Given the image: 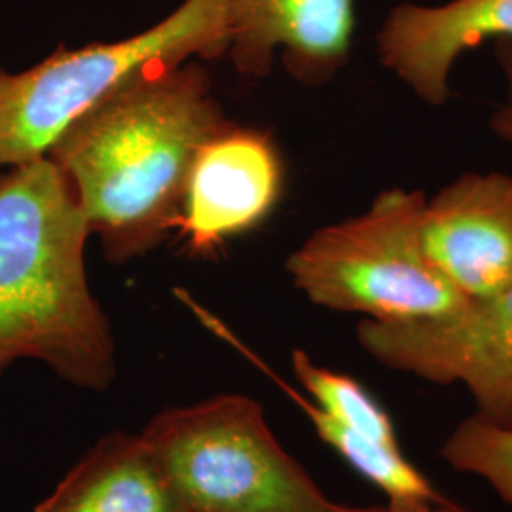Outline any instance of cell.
Wrapping results in <instances>:
<instances>
[{"mask_svg": "<svg viewBox=\"0 0 512 512\" xmlns=\"http://www.w3.org/2000/svg\"><path fill=\"white\" fill-rule=\"evenodd\" d=\"M198 61L145 74L67 129L48 158L114 266L164 241L200 148L226 120Z\"/></svg>", "mask_w": 512, "mask_h": 512, "instance_id": "1", "label": "cell"}, {"mask_svg": "<svg viewBox=\"0 0 512 512\" xmlns=\"http://www.w3.org/2000/svg\"><path fill=\"white\" fill-rule=\"evenodd\" d=\"M90 236L48 156L0 175V376L33 359L78 389L116 380V342L86 272Z\"/></svg>", "mask_w": 512, "mask_h": 512, "instance_id": "2", "label": "cell"}, {"mask_svg": "<svg viewBox=\"0 0 512 512\" xmlns=\"http://www.w3.org/2000/svg\"><path fill=\"white\" fill-rule=\"evenodd\" d=\"M228 46V0H183L133 37L59 48L23 73L0 69V167L48 156L76 120L133 80L192 57L219 59Z\"/></svg>", "mask_w": 512, "mask_h": 512, "instance_id": "3", "label": "cell"}, {"mask_svg": "<svg viewBox=\"0 0 512 512\" xmlns=\"http://www.w3.org/2000/svg\"><path fill=\"white\" fill-rule=\"evenodd\" d=\"M425 192L387 188L365 213L315 230L287 258L311 304L376 323H418L459 310V294L425 253Z\"/></svg>", "mask_w": 512, "mask_h": 512, "instance_id": "4", "label": "cell"}, {"mask_svg": "<svg viewBox=\"0 0 512 512\" xmlns=\"http://www.w3.org/2000/svg\"><path fill=\"white\" fill-rule=\"evenodd\" d=\"M188 512H342L238 393L158 412L141 433Z\"/></svg>", "mask_w": 512, "mask_h": 512, "instance_id": "5", "label": "cell"}, {"mask_svg": "<svg viewBox=\"0 0 512 512\" xmlns=\"http://www.w3.org/2000/svg\"><path fill=\"white\" fill-rule=\"evenodd\" d=\"M357 340L391 370L431 384L465 385L476 416L512 427V287L429 321L391 325L363 319Z\"/></svg>", "mask_w": 512, "mask_h": 512, "instance_id": "6", "label": "cell"}, {"mask_svg": "<svg viewBox=\"0 0 512 512\" xmlns=\"http://www.w3.org/2000/svg\"><path fill=\"white\" fill-rule=\"evenodd\" d=\"M283 184L285 167L272 133L228 122L200 148L171 232L190 255H217L272 215Z\"/></svg>", "mask_w": 512, "mask_h": 512, "instance_id": "7", "label": "cell"}, {"mask_svg": "<svg viewBox=\"0 0 512 512\" xmlns=\"http://www.w3.org/2000/svg\"><path fill=\"white\" fill-rule=\"evenodd\" d=\"M425 253L467 300L512 287V175L463 173L427 198Z\"/></svg>", "mask_w": 512, "mask_h": 512, "instance_id": "8", "label": "cell"}, {"mask_svg": "<svg viewBox=\"0 0 512 512\" xmlns=\"http://www.w3.org/2000/svg\"><path fill=\"white\" fill-rule=\"evenodd\" d=\"M228 25L238 73L268 76L279 52L294 80L321 86L348 63L355 0H228Z\"/></svg>", "mask_w": 512, "mask_h": 512, "instance_id": "9", "label": "cell"}, {"mask_svg": "<svg viewBox=\"0 0 512 512\" xmlns=\"http://www.w3.org/2000/svg\"><path fill=\"white\" fill-rule=\"evenodd\" d=\"M488 40H512V0H450L395 6L376 35L380 63L421 103L450 99L459 57Z\"/></svg>", "mask_w": 512, "mask_h": 512, "instance_id": "10", "label": "cell"}, {"mask_svg": "<svg viewBox=\"0 0 512 512\" xmlns=\"http://www.w3.org/2000/svg\"><path fill=\"white\" fill-rule=\"evenodd\" d=\"M33 512H188L139 435L97 440Z\"/></svg>", "mask_w": 512, "mask_h": 512, "instance_id": "11", "label": "cell"}, {"mask_svg": "<svg viewBox=\"0 0 512 512\" xmlns=\"http://www.w3.org/2000/svg\"><path fill=\"white\" fill-rule=\"evenodd\" d=\"M279 385L287 391L294 404L308 416L317 437L330 446L353 471L365 478L380 492H384L387 503L393 505H446L452 503L440 494L433 482L406 458L401 446H387L382 442L363 437L348 427L330 420L315 404L296 393L287 384Z\"/></svg>", "mask_w": 512, "mask_h": 512, "instance_id": "12", "label": "cell"}, {"mask_svg": "<svg viewBox=\"0 0 512 512\" xmlns=\"http://www.w3.org/2000/svg\"><path fill=\"white\" fill-rule=\"evenodd\" d=\"M291 365L296 380L308 391L311 403L330 420L368 439L399 446L393 418L365 385L349 374L317 365L302 349H294Z\"/></svg>", "mask_w": 512, "mask_h": 512, "instance_id": "13", "label": "cell"}, {"mask_svg": "<svg viewBox=\"0 0 512 512\" xmlns=\"http://www.w3.org/2000/svg\"><path fill=\"white\" fill-rule=\"evenodd\" d=\"M440 458L458 473L482 478L512 507V427L473 414L444 440Z\"/></svg>", "mask_w": 512, "mask_h": 512, "instance_id": "14", "label": "cell"}, {"mask_svg": "<svg viewBox=\"0 0 512 512\" xmlns=\"http://www.w3.org/2000/svg\"><path fill=\"white\" fill-rule=\"evenodd\" d=\"M495 59L505 76V101L490 118V131L512 145V40H495Z\"/></svg>", "mask_w": 512, "mask_h": 512, "instance_id": "15", "label": "cell"}, {"mask_svg": "<svg viewBox=\"0 0 512 512\" xmlns=\"http://www.w3.org/2000/svg\"><path fill=\"white\" fill-rule=\"evenodd\" d=\"M342 512H465V509H461L452 501L446 505H427V503H421V505L387 503V505H378V507H348V505H344Z\"/></svg>", "mask_w": 512, "mask_h": 512, "instance_id": "16", "label": "cell"}, {"mask_svg": "<svg viewBox=\"0 0 512 512\" xmlns=\"http://www.w3.org/2000/svg\"><path fill=\"white\" fill-rule=\"evenodd\" d=\"M465 512H469V511H465Z\"/></svg>", "mask_w": 512, "mask_h": 512, "instance_id": "17", "label": "cell"}]
</instances>
